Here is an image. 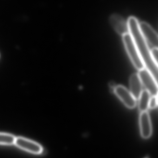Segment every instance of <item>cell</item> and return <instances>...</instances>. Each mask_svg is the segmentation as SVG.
I'll return each instance as SVG.
<instances>
[{
	"label": "cell",
	"mask_w": 158,
	"mask_h": 158,
	"mask_svg": "<svg viewBox=\"0 0 158 158\" xmlns=\"http://www.w3.org/2000/svg\"><path fill=\"white\" fill-rule=\"evenodd\" d=\"M138 76L141 80L142 85L144 86L150 95L157 96V81L152 74L145 68L139 70Z\"/></svg>",
	"instance_id": "3957f363"
},
{
	"label": "cell",
	"mask_w": 158,
	"mask_h": 158,
	"mask_svg": "<svg viewBox=\"0 0 158 158\" xmlns=\"http://www.w3.org/2000/svg\"><path fill=\"white\" fill-rule=\"evenodd\" d=\"M157 96H152L149 100L148 108L150 109H154L157 106Z\"/></svg>",
	"instance_id": "7c38bea8"
},
{
	"label": "cell",
	"mask_w": 158,
	"mask_h": 158,
	"mask_svg": "<svg viewBox=\"0 0 158 158\" xmlns=\"http://www.w3.org/2000/svg\"><path fill=\"white\" fill-rule=\"evenodd\" d=\"M129 82L130 92L135 99H138L143 90V85L138 74L135 73L131 75Z\"/></svg>",
	"instance_id": "9c48e42d"
},
{
	"label": "cell",
	"mask_w": 158,
	"mask_h": 158,
	"mask_svg": "<svg viewBox=\"0 0 158 158\" xmlns=\"http://www.w3.org/2000/svg\"><path fill=\"white\" fill-rule=\"evenodd\" d=\"M139 28L142 35L147 44L153 47H157L158 35L156 31L147 23L139 22Z\"/></svg>",
	"instance_id": "8992f818"
},
{
	"label": "cell",
	"mask_w": 158,
	"mask_h": 158,
	"mask_svg": "<svg viewBox=\"0 0 158 158\" xmlns=\"http://www.w3.org/2000/svg\"><path fill=\"white\" fill-rule=\"evenodd\" d=\"M151 95L147 90L142 91L139 98L138 108L141 112L146 111L148 108V104Z\"/></svg>",
	"instance_id": "30bf717a"
},
{
	"label": "cell",
	"mask_w": 158,
	"mask_h": 158,
	"mask_svg": "<svg viewBox=\"0 0 158 158\" xmlns=\"http://www.w3.org/2000/svg\"><path fill=\"white\" fill-rule=\"evenodd\" d=\"M139 124L141 136L144 139H148L152 135V127L150 116L147 111L141 112Z\"/></svg>",
	"instance_id": "ba28073f"
},
{
	"label": "cell",
	"mask_w": 158,
	"mask_h": 158,
	"mask_svg": "<svg viewBox=\"0 0 158 158\" xmlns=\"http://www.w3.org/2000/svg\"><path fill=\"white\" fill-rule=\"evenodd\" d=\"M14 145L22 150L34 155H41L43 152V148L40 144L24 137H16Z\"/></svg>",
	"instance_id": "277c9868"
},
{
	"label": "cell",
	"mask_w": 158,
	"mask_h": 158,
	"mask_svg": "<svg viewBox=\"0 0 158 158\" xmlns=\"http://www.w3.org/2000/svg\"><path fill=\"white\" fill-rule=\"evenodd\" d=\"M150 53L153 60L158 64V47H153L150 50Z\"/></svg>",
	"instance_id": "4fadbf2b"
},
{
	"label": "cell",
	"mask_w": 158,
	"mask_h": 158,
	"mask_svg": "<svg viewBox=\"0 0 158 158\" xmlns=\"http://www.w3.org/2000/svg\"><path fill=\"white\" fill-rule=\"evenodd\" d=\"M127 20L129 24V33L135 44L145 68L150 72L157 81L158 64L155 63L151 56L148 44L140 31L139 22L136 18L133 16L129 18Z\"/></svg>",
	"instance_id": "6da1fadb"
},
{
	"label": "cell",
	"mask_w": 158,
	"mask_h": 158,
	"mask_svg": "<svg viewBox=\"0 0 158 158\" xmlns=\"http://www.w3.org/2000/svg\"><path fill=\"white\" fill-rule=\"evenodd\" d=\"M109 23L115 31L120 35H123L129 33L128 20H125L120 15L112 14L109 19Z\"/></svg>",
	"instance_id": "52a82bcc"
},
{
	"label": "cell",
	"mask_w": 158,
	"mask_h": 158,
	"mask_svg": "<svg viewBox=\"0 0 158 158\" xmlns=\"http://www.w3.org/2000/svg\"><path fill=\"white\" fill-rule=\"evenodd\" d=\"M122 36L126 51L135 68L139 70L145 68L144 65L130 34L128 33Z\"/></svg>",
	"instance_id": "7a4b0ae2"
},
{
	"label": "cell",
	"mask_w": 158,
	"mask_h": 158,
	"mask_svg": "<svg viewBox=\"0 0 158 158\" xmlns=\"http://www.w3.org/2000/svg\"><path fill=\"white\" fill-rule=\"evenodd\" d=\"M16 137L10 134L0 133V145H13L15 144Z\"/></svg>",
	"instance_id": "8fae6325"
},
{
	"label": "cell",
	"mask_w": 158,
	"mask_h": 158,
	"mask_svg": "<svg viewBox=\"0 0 158 158\" xmlns=\"http://www.w3.org/2000/svg\"></svg>",
	"instance_id": "5bb4252c"
},
{
	"label": "cell",
	"mask_w": 158,
	"mask_h": 158,
	"mask_svg": "<svg viewBox=\"0 0 158 158\" xmlns=\"http://www.w3.org/2000/svg\"><path fill=\"white\" fill-rule=\"evenodd\" d=\"M114 92L127 107L132 109L136 106V99L126 87L121 85H117Z\"/></svg>",
	"instance_id": "5b68a950"
}]
</instances>
